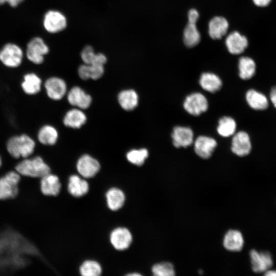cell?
Segmentation results:
<instances>
[{
  "instance_id": "obj_29",
  "label": "cell",
  "mask_w": 276,
  "mask_h": 276,
  "mask_svg": "<svg viewBox=\"0 0 276 276\" xmlns=\"http://www.w3.org/2000/svg\"><path fill=\"white\" fill-rule=\"evenodd\" d=\"M57 130L52 126L46 125L38 131L37 137L39 142L44 145H53L58 139Z\"/></svg>"
},
{
  "instance_id": "obj_12",
  "label": "cell",
  "mask_w": 276,
  "mask_h": 276,
  "mask_svg": "<svg viewBox=\"0 0 276 276\" xmlns=\"http://www.w3.org/2000/svg\"><path fill=\"white\" fill-rule=\"evenodd\" d=\"M132 241V236L126 227H120L114 229L110 235V241L117 250H123L128 248Z\"/></svg>"
},
{
  "instance_id": "obj_14",
  "label": "cell",
  "mask_w": 276,
  "mask_h": 276,
  "mask_svg": "<svg viewBox=\"0 0 276 276\" xmlns=\"http://www.w3.org/2000/svg\"><path fill=\"white\" fill-rule=\"evenodd\" d=\"M44 87L48 96L54 100L61 99L66 92V83L57 77L48 78L44 83Z\"/></svg>"
},
{
  "instance_id": "obj_22",
  "label": "cell",
  "mask_w": 276,
  "mask_h": 276,
  "mask_svg": "<svg viewBox=\"0 0 276 276\" xmlns=\"http://www.w3.org/2000/svg\"><path fill=\"white\" fill-rule=\"evenodd\" d=\"M63 121L67 127L79 128L86 122V116L81 110L73 108L66 112Z\"/></svg>"
},
{
  "instance_id": "obj_7",
  "label": "cell",
  "mask_w": 276,
  "mask_h": 276,
  "mask_svg": "<svg viewBox=\"0 0 276 276\" xmlns=\"http://www.w3.org/2000/svg\"><path fill=\"white\" fill-rule=\"evenodd\" d=\"M44 29L50 33H57L67 26L65 16L57 10H49L44 15L43 21Z\"/></svg>"
},
{
  "instance_id": "obj_42",
  "label": "cell",
  "mask_w": 276,
  "mask_h": 276,
  "mask_svg": "<svg viewBox=\"0 0 276 276\" xmlns=\"http://www.w3.org/2000/svg\"><path fill=\"white\" fill-rule=\"evenodd\" d=\"M127 275L132 276V275H141V274L139 273H129L127 274Z\"/></svg>"
},
{
  "instance_id": "obj_35",
  "label": "cell",
  "mask_w": 276,
  "mask_h": 276,
  "mask_svg": "<svg viewBox=\"0 0 276 276\" xmlns=\"http://www.w3.org/2000/svg\"><path fill=\"white\" fill-rule=\"evenodd\" d=\"M96 54L93 47L87 45L82 50L80 56L84 63L91 64L95 59Z\"/></svg>"
},
{
  "instance_id": "obj_20",
  "label": "cell",
  "mask_w": 276,
  "mask_h": 276,
  "mask_svg": "<svg viewBox=\"0 0 276 276\" xmlns=\"http://www.w3.org/2000/svg\"><path fill=\"white\" fill-rule=\"evenodd\" d=\"M223 244L224 247L228 250L240 251L244 245L243 235L239 231L229 230L224 236Z\"/></svg>"
},
{
  "instance_id": "obj_19",
  "label": "cell",
  "mask_w": 276,
  "mask_h": 276,
  "mask_svg": "<svg viewBox=\"0 0 276 276\" xmlns=\"http://www.w3.org/2000/svg\"><path fill=\"white\" fill-rule=\"evenodd\" d=\"M67 190L73 196L80 197L88 192L89 185L85 179L77 175H73L69 178Z\"/></svg>"
},
{
  "instance_id": "obj_21",
  "label": "cell",
  "mask_w": 276,
  "mask_h": 276,
  "mask_svg": "<svg viewBox=\"0 0 276 276\" xmlns=\"http://www.w3.org/2000/svg\"><path fill=\"white\" fill-rule=\"evenodd\" d=\"M228 28V23L224 17L216 16L209 22V33L212 39H219L226 34Z\"/></svg>"
},
{
  "instance_id": "obj_3",
  "label": "cell",
  "mask_w": 276,
  "mask_h": 276,
  "mask_svg": "<svg viewBox=\"0 0 276 276\" xmlns=\"http://www.w3.org/2000/svg\"><path fill=\"white\" fill-rule=\"evenodd\" d=\"M35 147V141L26 134L10 137L6 144L8 152L15 159L30 156L34 152Z\"/></svg>"
},
{
  "instance_id": "obj_40",
  "label": "cell",
  "mask_w": 276,
  "mask_h": 276,
  "mask_svg": "<svg viewBox=\"0 0 276 276\" xmlns=\"http://www.w3.org/2000/svg\"><path fill=\"white\" fill-rule=\"evenodd\" d=\"M270 97L272 103L276 108V86L271 88L270 93Z\"/></svg>"
},
{
  "instance_id": "obj_18",
  "label": "cell",
  "mask_w": 276,
  "mask_h": 276,
  "mask_svg": "<svg viewBox=\"0 0 276 276\" xmlns=\"http://www.w3.org/2000/svg\"><path fill=\"white\" fill-rule=\"evenodd\" d=\"M226 46L228 52L232 54H239L243 52L248 45L246 37L238 32L235 31L229 34L226 38Z\"/></svg>"
},
{
  "instance_id": "obj_16",
  "label": "cell",
  "mask_w": 276,
  "mask_h": 276,
  "mask_svg": "<svg viewBox=\"0 0 276 276\" xmlns=\"http://www.w3.org/2000/svg\"><path fill=\"white\" fill-rule=\"evenodd\" d=\"M173 144L176 148H186L190 146L193 141V132L188 127L176 126L171 134Z\"/></svg>"
},
{
  "instance_id": "obj_31",
  "label": "cell",
  "mask_w": 276,
  "mask_h": 276,
  "mask_svg": "<svg viewBox=\"0 0 276 276\" xmlns=\"http://www.w3.org/2000/svg\"><path fill=\"white\" fill-rule=\"evenodd\" d=\"M236 129V122L231 117L224 116L219 119L217 130L220 135L228 137L234 134Z\"/></svg>"
},
{
  "instance_id": "obj_4",
  "label": "cell",
  "mask_w": 276,
  "mask_h": 276,
  "mask_svg": "<svg viewBox=\"0 0 276 276\" xmlns=\"http://www.w3.org/2000/svg\"><path fill=\"white\" fill-rule=\"evenodd\" d=\"M21 178L15 170H9L0 176V200L13 199L18 196Z\"/></svg>"
},
{
  "instance_id": "obj_26",
  "label": "cell",
  "mask_w": 276,
  "mask_h": 276,
  "mask_svg": "<svg viewBox=\"0 0 276 276\" xmlns=\"http://www.w3.org/2000/svg\"><path fill=\"white\" fill-rule=\"evenodd\" d=\"M107 204L108 208L112 211L121 209L125 200L124 192L117 188L109 189L106 194Z\"/></svg>"
},
{
  "instance_id": "obj_8",
  "label": "cell",
  "mask_w": 276,
  "mask_h": 276,
  "mask_svg": "<svg viewBox=\"0 0 276 276\" xmlns=\"http://www.w3.org/2000/svg\"><path fill=\"white\" fill-rule=\"evenodd\" d=\"M183 108L190 114L198 116L207 110L208 100L202 94L194 93L186 98L183 103Z\"/></svg>"
},
{
  "instance_id": "obj_17",
  "label": "cell",
  "mask_w": 276,
  "mask_h": 276,
  "mask_svg": "<svg viewBox=\"0 0 276 276\" xmlns=\"http://www.w3.org/2000/svg\"><path fill=\"white\" fill-rule=\"evenodd\" d=\"M67 100L70 104L80 109H87L91 104V96L78 86L71 88L67 94Z\"/></svg>"
},
{
  "instance_id": "obj_43",
  "label": "cell",
  "mask_w": 276,
  "mask_h": 276,
  "mask_svg": "<svg viewBox=\"0 0 276 276\" xmlns=\"http://www.w3.org/2000/svg\"><path fill=\"white\" fill-rule=\"evenodd\" d=\"M2 163H3V161H2V158L0 156V168H1L2 166Z\"/></svg>"
},
{
  "instance_id": "obj_24",
  "label": "cell",
  "mask_w": 276,
  "mask_h": 276,
  "mask_svg": "<svg viewBox=\"0 0 276 276\" xmlns=\"http://www.w3.org/2000/svg\"><path fill=\"white\" fill-rule=\"evenodd\" d=\"M199 84L204 90L214 93L220 90L222 83L217 75L211 73H204L201 75Z\"/></svg>"
},
{
  "instance_id": "obj_2",
  "label": "cell",
  "mask_w": 276,
  "mask_h": 276,
  "mask_svg": "<svg viewBox=\"0 0 276 276\" xmlns=\"http://www.w3.org/2000/svg\"><path fill=\"white\" fill-rule=\"evenodd\" d=\"M14 170L21 176L39 179L51 172L50 166L39 156L23 158Z\"/></svg>"
},
{
  "instance_id": "obj_15",
  "label": "cell",
  "mask_w": 276,
  "mask_h": 276,
  "mask_svg": "<svg viewBox=\"0 0 276 276\" xmlns=\"http://www.w3.org/2000/svg\"><path fill=\"white\" fill-rule=\"evenodd\" d=\"M217 145L216 141L213 138L200 135L195 141L194 151L200 157L208 159L212 156Z\"/></svg>"
},
{
  "instance_id": "obj_44",
  "label": "cell",
  "mask_w": 276,
  "mask_h": 276,
  "mask_svg": "<svg viewBox=\"0 0 276 276\" xmlns=\"http://www.w3.org/2000/svg\"><path fill=\"white\" fill-rule=\"evenodd\" d=\"M199 273L201 274V273H202V271L201 270H200L199 271Z\"/></svg>"
},
{
  "instance_id": "obj_23",
  "label": "cell",
  "mask_w": 276,
  "mask_h": 276,
  "mask_svg": "<svg viewBox=\"0 0 276 276\" xmlns=\"http://www.w3.org/2000/svg\"><path fill=\"white\" fill-rule=\"evenodd\" d=\"M246 100L249 106L255 110H264L268 106L266 97L255 89H249L247 91Z\"/></svg>"
},
{
  "instance_id": "obj_9",
  "label": "cell",
  "mask_w": 276,
  "mask_h": 276,
  "mask_svg": "<svg viewBox=\"0 0 276 276\" xmlns=\"http://www.w3.org/2000/svg\"><path fill=\"white\" fill-rule=\"evenodd\" d=\"M250 258L252 269L256 273L265 272L273 265L272 256L268 251L252 249L250 251Z\"/></svg>"
},
{
  "instance_id": "obj_28",
  "label": "cell",
  "mask_w": 276,
  "mask_h": 276,
  "mask_svg": "<svg viewBox=\"0 0 276 276\" xmlns=\"http://www.w3.org/2000/svg\"><path fill=\"white\" fill-rule=\"evenodd\" d=\"M196 23L189 22L183 31V41L185 45L193 48L200 41V34L196 26Z\"/></svg>"
},
{
  "instance_id": "obj_33",
  "label": "cell",
  "mask_w": 276,
  "mask_h": 276,
  "mask_svg": "<svg viewBox=\"0 0 276 276\" xmlns=\"http://www.w3.org/2000/svg\"><path fill=\"white\" fill-rule=\"evenodd\" d=\"M148 156V151L145 148L133 149L127 152L126 157L131 164L140 166L143 165Z\"/></svg>"
},
{
  "instance_id": "obj_41",
  "label": "cell",
  "mask_w": 276,
  "mask_h": 276,
  "mask_svg": "<svg viewBox=\"0 0 276 276\" xmlns=\"http://www.w3.org/2000/svg\"><path fill=\"white\" fill-rule=\"evenodd\" d=\"M265 275L268 276H276V270L269 269L265 272Z\"/></svg>"
},
{
  "instance_id": "obj_5",
  "label": "cell",
  "mask_w": 276,
  "mask_h": 276,
  "mask_svg": "<svg viewBox=\"0 0 276 276\" xmlns=\"http://www.w3.org/2000/svg\"><path fill=\"white\" fill-rule=\"evenodd\" d=\"M49 52L48 46L40 37H34L28 43L26 56L28 60L33 63L41 64L44 61V56Z\"/></svg>"
},
{
  "instance_id": "obj_25",
  "label": "cell",
  "mask_w": 276,
  "mask_h": 276,
  "mask_svg": "<svg viewBox=\"0 0 276 276\" xmlns=\"http://www.w3.org/2000/svg\"><path fill=\"white\" fill-rule=\"evenodd\" d=\"M41 80L35 74L31 73L24 75L21 86L24 91L30 95H35L41 89Z\"/></svg>"
},
{
  "instance_id": "obj_13",
  "label": "cell",
  "mask_w": 276,
  "mask_h": 276,
  "mask_svg": "<svg viewBox=\"0 0 276 276\" xmlns=\"http://www.w3.org/2000/svg\"><path fill=\"white\" fill-rule=\"evenodd\" d=\"M251 145L248 134L243 131H239L233 137L231 150L239 156L248 155L251 150Z\"/></svg>"
},
{
  "instance_id": "obj_32",
  "label": "cell",
  "mask_w": 276,
  "mask_h": 276,
  "mask_svg": "<svg viewBox=\"0 0 276 276\" xmlns=\"http://www.w3.org/2000/svg\"><path fill=\"white\" fill-rule=\"evenodd\" d=\"M79 271L83 276H99L102 273V267L96 261L86 260L80 266Z\"/></svg>"
},
{
  "instance_id": "obj_10",
  "label": "cell",
  "mask_w": 276,
  "mask_h": 276,
  "mask_svg": "<svg viewBox=\"0 0 276 276\" xmlns=\"http://www.w3.org/2000/svg\"><path fill=\"white\" fill-rule=\"evenodd\" d=\"M76 168L81 176L89 178L94 177L98 173L100 169V164L92 156L84 154L78 160Z\"/></svg>"
},
{
  "instance_id": "obj_37",
  "label": "cell",
  "mask_w": 276,
  "mask_h": 276,
  "mask_svg": "<svg viewBox=\"0 0 276 276\" xmlns=\"http://www.w3.org/2000/svg\"><path fill=\"white\" fill-rule=\"evenodd\" d=\"M199 18L198 11L194 9H191L188 12V21L196 23Z\"/></svg>"
},
{
  "instance_id": "obj_11",
  "label": "cell",
  "mask_w": 276,
  "mask_h": 276,
  "mask_svg": "<svg viewBox=\"0 0 276 276\" xmlns=\"http://www.w3.org/2000/svg\"><path fill=\"white\" fill-rule=\"evenodd\" d=\"M40 190L47 197L57 196L61 190V183L58 176L51 173L40 178Z\"/></svg>"
},
{
  "instance_id": "obj_27",
  "label": "cell",
  "mask_w": 276,
  "mask_h": 276,
  "mask_svg": "<svg viewBox=\"0 0 276 276\" xmlns=\"http://www.w3.org/2000/svg\"><path fill=\"white\" fill-rule=\"evenodd\" d=\"M118 97L120 106L125 110H132L138 104V95L136 91L133 89L122 90L119 94Z\"/></svg>"
},
{
  "instance_id": "obj_38",
  "label": "cell",
  "mask_w": 276,
  "mask_h": 276,
  "mask_svg": "<svg viewBox=\"0 0 276 276\" xmlns=\"http://www.w3.org/2000/svg\"><path fill=\"white\" fill-rule=\"evenodd\" d=\"M24 0H0V5H2L7 3L9 4L11 7H16Z\"/></svg>"
},
{
  "instance_id": "obj_34",
  "label": "cell",
  "mask_w": 276,
  "mask_h": 276,
  "mask_svg": "<svg viewBox=\"0 0 276 276\" xmlns=\"http://www.w3.org/2000/svg\"><path fill=\"white\" fill-rule=\"evenodd\" d=\"M152 272L156 276H173L175 274L173 265L168 262L154 264L152 267Z\"/></svg>"
},
{
  "instance_id": "obj_30",
  "label": "cell",
  "mask_w": 276,
  "mask_h": 276,
  "mask_svg": "<svg viewBox=\"0 0 276 276\" xmlns=\"http://www.w3.org/2000/svg\"><path fill=\"white\" fill-rule=\"evenodd\" d=\"M239 76L243 80L250 79L256 72V64L251 58L242 57L239 61Z\"/></svg>"
},
{
  "instance_id": "obj_6",
  "label": "cell",
  "mask_w": 276,
  "mask_h": 276,
  "mask_svg": "<svg viewBox=\"0 0 276 276\" xmlns=\"http://www.w3.org/2000/svg\"><path fill=\"white\" fill-rule=\"evenodd\" d=\"M22 58V50L14 43H8L0 51V61L7 67H18L20 65Z\"/></svg>"
},
{
  "instance_id": "obj_1",
  "label": "cell",
  "mask_w": 276,
  "mask_h": 276,
  "mask_svg": "<svg viewBox=\"0 0 276 276\" xmlns=\"http://www.w3.org/2000/svg\"><path fill=\"white\" fill-rule=\"evenodd\" d=\"M37 246L11 227L0 230V275L16 274L33 267L40 255Z\"/></svg>"
},
{
  "instance_id": "obj_36",
  "label": "cell",
  "mask_w": 276,
  "mask_h": 276,
  "mask_svg": "<svg viewBox=\"0 0 276 276\" xmlns=\"http://www.w3.org/2000/svg\"><path fill=\"white\" fill-rule=\"evenodd\" d=\"M87 72L89 79L97 80L100 78L104 73V65L100 64H87Z\"/></svg>"
},
{
  "instance_id": "obj_39",
  "label": "cell",
  "mask_w": 276,
  "mask_h": 276,
  "mask_svg": "<svg viewBox=\"0 0 276 276\" xmlns=\"http://www.w3.org/2000/svg\"><path fill=\"white\" fill-rule=\"evenodd\" d=\"M254 3L258 7H266L267 6L271 0H252Z\"/></svg>"
}]
</instances>
